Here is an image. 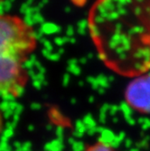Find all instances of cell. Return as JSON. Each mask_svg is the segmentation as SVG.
I'll list each match as a JSON object with an SVG mask.
<instances>
[{
  "label": "cell",
  "instance_id": "11",
  "mask_svg": "<svg viewBox=\"0 0 150 151\" xmlns=\"http://www.w3.org/2000/svg\"><path fill=\"white\" fill-rule=\"evenodd\" d=\"M88 25V22L87 20L83 19L80 22H78V28H81V29H86V27Z\"/></svg>",
  "mask_w": 150,
  "mask_h": 151
},
{
  "label": "cell",
  "instance_id": "23",
  "mask_svg": "<svg viewBox=\"0 0 150 151\" xmlns=\"http://www.w3.org/2000/svg\"><path fill=\"white\" fill-rule=\"evenodd\" d=\"M87 58H88V59H92V58H93V53H92V52H89Z\"/></svg>",
  "mask_w": 150,
  "mask_h": 151
},
{
  "label": "cell",
  "instance_id": "4",
  "mask_svg": "<svg viewBox=\"0 0 150 151\" xmlns=\"http://www.w3.org/2000/svg\"><path fill=\"white\" fill-rule=\"evenodd\" d=\"M83 151H114V149L108 143H105L102 140H98L88 145Z\"/></svg>",
  "mask_w": 150,
  "mask_h": 151
},
{
  "label": "cell",
  "instance_id": "15",
  "mask_svg": "<svg viewBox=\"0 0 150 151\" xmlns=\"http://www.w3.org/2000/svg\"><path fill=\"white\" fill-rule=\"evenodd\" d=\"M28 8H29V5H27V4L25 3V4H24V5L20 7V12L25 14V12L27 11V9H28Z\"/></svg>",
  "mask_w": 150,
  "mask_h": 151
},
{
  "label": "cell",
  "instance_id": "18",
  "mask_svg": "<svg viewBox=\"0 0 150 151\" xmlns=\"http://www.w3.org/2000/svg\"><path fill=\"white\" fill-rule=\"evenodd\" d=\"M99 59L100 60H102V61H106L107 59V56H106V54L104 52H101V53H99Z\"/></svg>",
  "mask_w": 150,
  "mask_h": 151
},
{
  "label": "cell",
  "instance_id": "25",
  "mask_svg": "<svg viewBox=\"0 0 150 151\" xmlns=\"http://www.w3.org/2000/svg\"><path fill=\"white\" fill-rule=\"evenodd\" d=\"M70 43H71V44H75V43H76V39H75V38H72V37H71Z\"/></svg>",
  "mask_w": 150,
  "mask_h": 151
},
{
  "label": "cell",
  "instance_id": "16",
  "mask_svg": "<svg viewBox=\"0 0 150 151\" xmlns=\"http://www.w3.org/2000/svg\"><path fill=\"white\" fill-rule=\"evenodd\" d=\"M42 54H43V55H44L45 58H48V56L51 54V52H49L47 49H45V48H44V49H43V50H42Z\"/></svg>",
  "mask_w": 150,
  "mask_h": 151
},
{
  "label": "cell",
  "instance_id": "12",
  "mask_svg": "<svg viewBox=\"0 0 150 151\" xmlns=\"http://www.w3.org/2000/svg\"><path fill=\"white\" fill-rule=\"evenodd\" d=\"M54 43H55V45H59V46H62V45H64V41H63V37H55L54 38Z\"/></svg>",
  "mask_w": 150,
  "mask_h": 151
},
{
  "label": "cell",
  "instance_id": "3",
  "mask_svg": "<svg viewBox=\"0 0 150 151\" xmlns=\"http://www.w3.org/2000/svg\"><path fill=\"white\" fill-rule=\"evenodd\" d=\"M18 20V19H17ZM15 20V18L5 17L1 18V49L16 43L21 42L22 40V25Z\"/></svg>",
  "mask_w": 150,
  "mask_h": 151
},
{
  "label": "cell",
  "instance_id": "7",
  "mask_svg": "<svg viewBox=\"0 0 150 151\" xmlns=\"http://www.w3.org/2000/svg\"><path fill=\"white\" fill-rule=\"evenodd\" d=\"M33 19L34 21V23H41V24H44V18L42 17L40 13H36L33 15Z\"/></svg>",
  "mask_w": 150,
  "mask_h": 151
},
{
  "label": "cell",
  "instance_id": "14",
  "mask_svg": "<svg viewBox=\"0 0 150 151\" xmlns=\"http://www.w3.org/2000/svg\"><path fill=\"white\" fill-rule=\"evenodd\" d=\"M73 35H74L73 27L72 25H69V26H68V28H67V31H66V35L69 36V37H72V36H73Z\"/></svg>",
  "mask_w": 150,
  "mask_h": 151
},
{
  "label": "cell",
  "instance_id": "6",
  "mask_svg": "<svg viewBox=\"0 0 150 151\" xmlns=\"http://www.w3.org/2000/svg\"><path fill=\"white\" fill-rule=\"evenodd\" d=\"M67 70L71 72V73H73L74 74L76 75H79L80 73V68L79 66H77V64H73V65H69L67 68Z\"/></svg>",
  "mask_w": 150,
  "mask_h": 151
},
{
  "label": "cell",
  "instance_id": "10",
  "mask_svg": "<svg viewBox=\"0 0 150 151\" xmlns=\"http://www.w3.org/2000/svg\"><path fill=\"white\" fill-rule=\"evenodd\" d=\"M60 58H61V55L57 52V53H51L47 59H49V60H51L52 62H57V61L60 60Z\"/></svg>",
  "mask_w": 150,
  "mask_h": 151
},
{
  "label": "cell",
  "instance_id": "21",
  "mask_svg": "<svg viewBox=\"0 0 150 151\" xmlns=\"http://www.w3.org/2000/svg\"><path fill=\"white\" fill-rule=\"evenodd\" d=\"M68 81H69V75H68V74H65V75H64V82H65V84H67Z\"/></svg>",
  "mask_w": 150,
  "mask_h": 151
},
{
  "label": "cell",
  "instance_id": "5",
  "mask_svg": "<svg viewBox=\"0 0 150 151\" xmlns=\"http://www.w3.org/2000/svg\"><path fill=\"white\" fill-rule=\"evenodd\" d=\"M39 31L44 35H53L61 32V27L53 23H44L41 25Z\"/></svg>",
  "mask_w": 150,
  "mask_h": 151
},
{
  "label": "cell",
  "instance_id": "17",
  "mask_svg": "<svg viewBox=\"0 0 150 151\" xmlns=\"http://www.w3.org/2000/svg\"><path fill=\"white\" fill-rule=\"evenodd\" d=\"M78 63H79V61H78L77 59H75V58H73V59H70L69 61H68V64H69V65L77 64Z\"/></svg>",
  "mask_w": 150,
  "mask_h": 151
},
{
  "label": "cell",
  "instance_id": "24",
  "mask_svg": "<svg viewBox=\"0 0 150 151\" xmlns=\"http://www.w3.org/2000/svg\"><path fill=\"white\" fill-rule=\"evenodd\" d=\"M64 11H65V13H70L71 12V8L69 6H67V7L64 8Z\"/></svg>",
  "mask_w": 150,
  "mask_h": 151
},
{
  "label": "cell",
  "instance_id": "20",
  "mask_svg": "<svg viewBox=\"0 0 150 151\" xmlns=\"http://www.w3.org/2000/svg\"><path fill=\"white\" fill-rule=\"evenodd\" d=\"M77 32H78V33H79L80 35H84L86 34V31H85V29H81V28H78Z\"/></svg>",
  "mask_w": 150,
  "mask_h": 151
},
{
  "label": "cell",
  "instance_id": "1",
  "mask_svg": "<svg viewBox=\"0 0 150 151\" xmlns=\"http://www.w3.org/2000/svg\"><path fill=\"white\" fill-rule=\"evenodd\" d=\"M1 56V81L0 88L4 100L12 101L24 93L25 78L22 74L24 70L22 63H18V58L7 54Z\"/></svg>",
  "mask_w": 150,
  "mask_h": 151
},
{
  "label": "cell",
  "instance_id": "2",
  "mask_svg": "<svg viewBox=\"0 0 150 151\" xmlns=\"http://www.w3.org/2000/svg\"><path fill=\"white\" fill-rule=\"evenodd\" d=\"M126 103L142 114H150V74L134 79L126 89Z\"/></svg>",
  "mask_w": 150,
  "mask_h": 151
},
{
  "label": "cell",
  "instance_id": "8",
  "mask_svg": "<svg viewBox=\"0 0 150 151\" xmlns=\"http://www.w3.org/2000/svg\"><path fill=\"white\" fill-rule=\"evenodd\" d=\"M40 41L44 44V48L47 49L49 52H52V51L53 50V47H52V44H51L50 41H48V40H46V39H44V38H43L42 40H40Z\"/></svg>",
  "mask_w": 150,
  "mask_h": 151
},
{
  "label": "cell",
  "instance_id": "13",
  "mask_svg": "<svg viewBox=\"0 0 150 151\" xmlns=\"http://www.w3.org/2000/svg\"><path fill=\"white\" fill-rule=\"evenodd\" d=\"M11 6H12V3L9 1V0H6V1H5L4 3L1 4V8L6 7V11H9L10 8H11Z\"/></svg>",
  "mask_w": 150,
  "mask_h": 151
},
{
  "label": "cell",
  "instance_id": "19",
  "mask_svg": "<svg viewBox=\"0 0 150 151\" xmlns=\"http://www.w3.org/2000/svg\"><path fill=\"white\" fill-rule=\"evenodd\" d=\"M87 61H88V58L87 57H83V58H80V63H81V64H85V63H87Z\"/></svg>",
  "mask_w": 150,
  "mask_h": 151
},
{
  "label": "cell",
  "instance_id": "26",
  "mask_svg": "<svg viewBox=\"0 0 150 151\" xmlns=\"http://www.w3.org/2000/svg\"><path fill=\"white\" fill-rule=\"evenodd\" d=\"M33 1H34V0H27V2H26V4L30 6V5H31V4L33 3Z\"/></svg>",
  "mask_w": 150,
  "mask_h": 151
},
{
  "label": "cell",
  "instance_id": "22",
  "mask_svg": "<svg viewBox=\"0 0 150 151\" xmlns=\"http://www.w3.org/2000/svg\"><path fill=\"white\" fill-rule=\"evenodd\" d=\"M58 53L60 54V55H62V54H63V53H64V49H63V48H60V49H59V51H58Z\"/></svg>",
  "mask_w": 150,
  "mask_h": 151
},
{
  "label": "cell",
  "instance_id": "9",
  "mask_svg": "<svg viewBox=\"0 0 150 151\" xmlns=\"http://www.w3.org/2000/svg\"><path fill=\"white\" fill-rule=\"evenodd\" d=\"M34 63L29 59V60H25L23 63H22V67H23V69H27V70H31V68L33 67Z\"/></svg>",
  "mask_w": 150,
  "mask_h": 151
}]
</instances>
